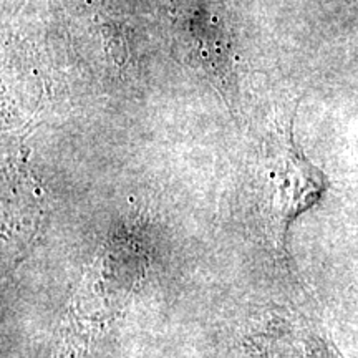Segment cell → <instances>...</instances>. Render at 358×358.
<instances>
[{"label": "cell", "mask_w": 358, "mask_h": 358, "mask_svg": "<svg viewBox=\"0 0 358 358\" xmlns=\"http://www.w3.org/2000/svg\"><path fill=\"white\" fill-rule=\"evenodd\" d=\"M272 209L279 222V241H284L282 237L285 236L289 222L320 194L322 178L290 141L275 173L272 174Z\"/></svg>", "instance_id": "cell-2"}, {"label": "cell", "mask_w": 358, "mask_h": 358, "mask_svg": "<svg viewBox=\"0 0 358 358\" xmlns=\"http://www.w3.org/2000/svg\"><path fill=\"white\" fill-rule=\"evenodd\" d=\"M150 250L140 229L122 227L83 268L66 303L57 358H80L105 337L145 279Z\"/></svg>", "instance_id": "cell-1"}]
</instances>
